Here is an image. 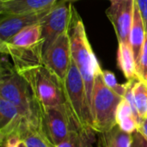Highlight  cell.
Returning <instances> with one entry per match:
<instances>
[{
  "instance_id": "603a6c76",
  "label": "cell",
  "mask_w": 147,
  "mask_h": 147,
  "mask_svg": "<svg viewBox=\"0 0 147 147\" xmlns=\"http://www.w3.org/2000/svg\"><path fill=\"white\" fill-rule=\"evenodd\" d=\"M138 76L140 79L147 82V34L146 37V40L143 46L142 54L140 65L137 68Z\"/></svg>"
},
{
  "instance_id": "4fadbf2b",
  "label": "cell",
  "mask_w": 147,
  "mask_h": 147,
  "mask_svg": "<svg viewBox=\"0 0 147 147\" xmlns=\"http://www.w3.org/2000/svg\"><path fill=\"white\" fill-rule=\"evenodd\" d=\"M58 0H9L0 2V15L33 13L50 9Z\"/></svg>"
},
{
  "instance_id": "8992f818",
  "label": "cell",
  "mask_w": 147,
  "mask_h": 147,
  "mask_svg": "<svg viewBox=\"0 0 147 147\" xmlns=\"http://www.w3.org/2000/svg\"><path fill=\"white\" fill-rule=\"evenodd\" d=\"M82 128L75 120L68 106L40 105V129L54 146L65 141L71 132Z\"/></svg>"
},
{
  "instance_id": "ba28073f",
  "label": "cell",
  "mask_w": 147,
  "mask_h": 147,
  "mask_svg": "<svg viewBox=\"0 0 147 147\" xmlns=\"http://www.w3.org/2000/svg\"><path fill=\"white\" fill-rule=\"evenodd\" d=\"M106 15L116 34L118 43L130 44L129 36L134 20L135 0H109Z\"/></svg>"
},
{
  "instance_id": "7402d4cb",
  "label": "cell",
  "mask_w": 147,
  "mask_h": 147,
  "mask_svg": "<svg viewBox=\"0 0 147 147\" xmlns=\"http://www.w3.org/2000/svg\"><path fill=\"white\" fill-rule=\"evenodd\" d=\"M102 77L103 80L106 84V85L110 88L113 91H115L116 94H118L121 96H124L127 87V82L126 84H119L118 81L116 80V78L115 74L108 70H102Z\"/></svg>"
},
{
  "instance_id": "f546056e",
  "label": "cell",
  "mask_w": 147,
  "mask_h": 147,
  "mask_svg": "<svg viewBox=\"0 0 147 147\" xmlns=\"http://www.w3.org/2000/svg\"><path fill=\"white\" fill-rule=\"evenodd\" d=\"M7 1H9V0H0V2H7Z\"/></svg>"
},
{
  "instance_id": "6da1fadb",
  "label": "cell",
  "mask_w": 147,
  "mask_h": 147,
  "mask_svg": "<svg viewBox=\"0 0 147 147\" xmlns=\"http://www.w3.org/2000/svg\"><path fill=\"white\" fill-rule=\"evenodd\" d=\"M1 53L0 97L15 104L24 119L40 127V104L29 84L8 60L9 55Z\"/></svg>"
},
{
  "instance_id": "83f0119b",
  "label": "cell",
  "mask_w": 147,
  "mask_h": 147,
  "mask_svg": "<svg viewBox=\"0 0 147 147\" xmlns=\"http://www.w3.org/2000/svg\"><path fill=\"white\" fill-rule=\"evenodd\" d=\"M19 147H27V146H26V145H25L22 141H21V143H20V145H19Z\"/></svg>"
},
{
  "instance_id": "484cf974",
  "label": "cell",
  "mask_w": 147,
  "mask_h": 147,
  "mask_svg": "<svg viewBox=\"0 0 147 147\" xmlns=\"http://www.w3.org/2000/svg\"><path fill=\"white\" fill-rule=\"evenodd\" d=\"M136 1L138 3V6L140 11L141 16L143 18L147 33V0H136Z\"/></svg>"
},
{
  "instance_id": "4316f807",
  "label": "cell",
  "mask_w": 147,
  "mask_h": 147,
  "mask_svg": "<svg viewBox=\"0 0 147 147\" xmlns=\"http://www.w3.org/2000/svg\"><path fill=\"white\" fill-rule=\"evenodd\" d=\"M137 131L140 132L147 140V117L143 118L140 125L138 126Z\"/></svg>"
},
{
  "instance_id": "f1b7e54d",
  "label": "cell",
  "mask_w": 147,
  "mask_h": 147,
  "mask_svg": "<svg viewBox=\"0 0 147 147\" xmlns=\"http://www.w3.org/2000/svg\"><path fill=\"white\" fill-rule=\"evenodd\" d=\"M65 1H67V2H75V1H78V0H65Z\"/></svg>"
},
{
  "instance_id": "7a4b0ae2",
  "label": "cell",
  "mask_w": 147,
  "mask_h": 147,
  "mask_svg": "<svg viewBox=\"0 0 147 147\" xmlns=\"http://www.w3.org/2000/svg\"><path fill=\"white\" fill-rule=\"evenodd\" d=\"M68 34L71 40V59L78 66L84 79L91 111V96L95 77L96 72L102 68L87 37L84 24L74 7L72 8V16L69 25Z\"/></svg>"
},
{
  "instance_id": "5bb4252c",
  "label": "cell",
  "mask_w": 147,
  "mask_h": 147,
  "mask_svg": "<svg viewBox=\"0 0 147 147\" xmlns=\"http://www.w3.org/2000/svg\"><path fill=\"white\" fill-rule=\"evenodd\" d=\"M146 34L145 23H144L143 18L141 16L139 6H138V3L135 0L134 1V20H133L131 31H130L129 42H130L132 50L134 52L137 68H138L140 62L143 46H144V43L146 40Z\"/></svg>"
},
{
  "instance_id": "ffe728a7",
  "label": "cell",
  "mask_w": 147,
  "mask_h": 147,
  "mask_svg": "<svg viewBox=\"0 0 147 147\" xmlns=\"http://www.w3.org/2000/svg\"><path fill=\"white\" fill-rule=\"evenodd\" d=\"M96 131L93 129H77L56 147H93L96 141Z\"/></svg>"
},
{
  "instance_id": "d4e9b609",
  "label": "cell",
  "mask_w": 147,
  "mask_h": 147,
  "mask_svg": "<svg viewBox=\"0 0 147 147\" xmlns=\"http://www.w3.org/2000/svg\"><path fill=\"white\" fill-rule=\"evenodd\" d=\"M131 147H147V140L137 130L133 133Z\"/></svg>"
},
{
  "instance_id": "30bf717a",
  "label": "cell",
  "mask_w": 147,
  "mask_h": 147,
  "mask_svg": "<svg viewBox=\"0 0 147 147\" xmlns=\"http://www.w3.org/2000/svg\"><path fill=\"white\" fill-rule=\"evenodd\" d=\"M43 41L30 47H16L0 42V51L9 55L19 72L43 65Z\"/></svg>"
},
{
  "instance_id": "9a60e30c",
  "label": "cell",
  "mask_w": 147,
  "mask_h": 147,
  "mask_svg": "<svg viewBox=\"0 0 147 147\" xmlns=\"http://www.w3.org/2000/svg\"><path fill=\"white\" fill-rule=\"evenodd\" d=\"M19 135L27 147H56L43 134L40 127L29 123L26 119L22 122Z\"/></svg>"
},
{
  "instance_id": "3957f363",
  "label": "cell",
  "mask_w": 147,
  "mask_h": 147,
  "mask_svg": "<svg viewBox=\"0 0 147 147\" xmlns=\"http://www.w3.org/2000/svg\"><path fill=\"white\" fill-rule=\"evenodd\" d=\"M122 99L106 85L100 69L95 77L91 96L92 127L96 133H103L116 125V111Z\"/></svg>"
},
{
  "instance_id": "8fae6325",
  "label": "cell",
  "mask_w": 147,
  "mask_h": 147,
  "mask_svg": "<svg viewBox=\"0 0 147 147\" xmlns=\"http://www.w3.org/2000/svg\"><path fill=\"white\" fill-rule=\"evenodd\" d=\"M50 9L33 13L10 14L1 16L0 42L8 40L16 33L27 27L40 23L43 17L48 13Z\"/></svg>"
},
{
  "instance_id": "9c48e42d",
  "label": "cell",
  "mask_w": 147,
  "mask_h": 147,
  "mask_svg": "<svg viewBox=\"0 0 147 147\" xmlns=\"http://www.w3.org/2000/svg\"><path fill=\"white\" fill-rule=\"evenodd\" d=\"M71 60V40L67 31L43 53V64L63 81Z\"/></svg>"
},
{
  "instance_id": "ac0fdd59",
  "label": "cell",
  "mask_w": 147,
  "mask_h": 147,
  "mask_svg": "<svg viewBox=\"0 0 147 147\" xmlns=\"http://www.w3.org/2000/svg\"><path fill=\"white\" fill-rule=\"evenodd\" d=\"M42 41L44 42L41 26L40 23H37L23 28L3 42L16 47H30Z\"/></svg>"
},
{
  "instance_id": "44dd1931",
  "label": "cell",
  "mask_w": 147,
  "mask_h": 147,
  "mask_svg": "<svg viewBox=\"0 0 147 147\" xmlns=\"http://www.w3.org/2000/svg\"><path fill=\"white\" fill-rule=\"evenodd\" d=\"M134 97L137 110L140 117H147V82L139 78L134 82L133 87Z\"/></svg>"
},
{
  "instance_id": "5b68a950",
  "label": "cell",
  "mask_w": 147,
  "mask_h": 147,
  "mask_svg": "<svg viewBox=\"0 0 147 147\" xmlns=\"http://www.w3.org/2000/svg\"><path fill=\"white\" fill-rule=\"evenodd\" d=\"M63 85L65 103L77 122L82 128L93 129L91 111L87 98L85 84L73 60H71L65 78L63 80Z\"/></svg>"
},
{
  "instance_id": "2e32d148",
  "label": "cell",
  "mask_w": 147,
  "mask_h": 147,
  "mask_svg": "<svg viewBox=\"0 0 147 147\" xmlns=\"http://www.w3.org/2000/svg\"><path fill=\"white\" fill-rule=\"evenodd\" d=\"M133 134L122 130L117 124L111 129L99 133L98 147H131Z\"/></svg>"
},
{
  "instance_id": "d6986e66",
  "label": "cell",
  "mask_w": 147,
  "mask_h": 147,
  "mask_svg": "<svg viewBox=\"0 0 147 147\" xmlns=\"http://www.w3.org/2000/svg\"><path fill=\"white\" fill-rule=\"evenodd\" d=\"M116 124L124 131L133 134L139 126V121L129 102L123 98L116 111Z\"/></svg>"
},
{
  "instance_id": "52a82bcc",
  "label": "cell",
  "mask_w": 147,
  "mask_h": 147,
  "mask_svg": "<svg viewBox=\"0 0 147 147\" xmlns=\"http://www.w3.org/2000/svg\"><path fill=\"white\" fill-rule=\"evenodd\" d=\"M72 8L71 2L58 0L40 22L44 40L43 53L61 34L68 31L72 16Z\"/></svg>"
},
{
  "instance_id": "e0dca14e",
  "label": "cell",
  "mask_w": 147,
  "mask_h": 147,
  "mask_svg": "<svg viewBox=\"0 0 147 147\" xmlns=\"http://www.w3.org/2000/svg\"><path fill=\"white\" fill-rule=\"evenodd\" d=\"M117 65L127 81L140 78L137 72L136 61L130 44L119 43Z\"/></svg>"
},
{
  "instance_id": "cb8c5ba5",
  "label": "cell",
  "mask_w": 147,
  "mask_h": 147,
  "mask_svg": "<svg viewBox=\"0 0 147 147\" xmlns=\"http://www.w3.org/2000/svg\"><path fill=\"white\" fill-rule=\"evenodd\" d=\"M21 141L22 140L18 133L0 141V145H1V147H19Z\"/></svg>"
},
{
  "instance_id": "277c9868",
  "label": "cell",
  "mask_w": 147,
  "mask_h": 147,
  "mask_svg": "<svg viewBox=\"0 0 147 147\" xmlns=\"http://www.w3.org/2000/svg\"><path fill=\"white\" fill-rule=\"evenodd\" d=\"M19 73L29 84L40 105L57 106L65 102L63 81L44 64Z\"/></svg>"
},
{
  "instance_id": "7c38bea8",
  "label": "cell",
  "mask_w": 147,
  "mask_h": 147,
  "mask_svg": "<svg viewBox=\"0 0 147 147\" xmlns=\"http://www.w3.org/2000/svg\"><path fill=\"white\" fill-rule=\"evenodd\" d=\"M23 120L15 104L0 97V141L18 134Z\"/></svg>"
}]
</instances>
